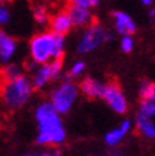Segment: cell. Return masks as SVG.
Segmentation results:
<instances>
[{"label": "cell", "mask_w": 155, "mask_h": 156, "mask_svg": "<svg viewBox=\"0 0 155 156\" xmlns=\"http://www.w3.org/2000/svg\"><path fill=\"white\" fill-rule=\"evenodd\" d=\"M34 117L36 123L35 141L39 146H43L46 149H55L56 146H60L66 142L67 131L65 123L61 120V116L53 110L48 101L41 102L36 106Z\"/></svg>", "instance_id": "cell-1"}, {"label": "cell", "mask_w": 155, "mask_h": 156, "mask_svg": "<svg viewBox=\"0 0 155 156\" xmlns=\"http://www.w3.org/2000/svg\"><path fill=\"white\" fill-rule=\"evenodd\" d=\"M66 52V39L57 36L50 31H43L29 39V60L36 66L61 60Z\"/></svg>", "instance_id": "cell-2"}, {"label": "cell", "mask_w": 155, "mask_h": 156, "mask_svg": "<svg viewBox=\"0 0 155 156\" xmlns=\"http://www.w3.org/2000/svg\"><path fill=\"white\" fill-rule=\"evenodd\" d=\"M32 85L29 77L23 75L14 81H9L2 88V101L10 110H17L25 106L32 96Z\"/></svg>", "instance_id": "cell-3"}, {"label": "cell", "mask_w": 155, "mask_h": 156, "mask_svg": "<svg viewBox=\"0 0 155 156\" xmlns=\"http://www.w3.org/2000/svg\"><path fill=\"white\" fill-rule=\"evenodd\" d=\"M78 95H80L78 85L71 80H65V81L59 82L50 91L48 102L59 116H63L74 107Z\"/></svg>", "instance_id": "cell-4"}, {"label": "cell", "mask_w": 155, "mask_h": 156, "mask_svg": "<svg viewBox=\"0 0 155 156\" xmlns=\"http://www.w3.org/2000/svg\"><path fill=\"white\" fill-rule=\"evenodd\" d=\"M113 35L103 25L98 23H92L90 27L84 28L81 36L77 42V53L80 55H90L99 49L105 42H110Z\"/></svg>", "instance_id": "cell-5"}, {"label": "cell", "mask_w": 155, "mask_h": 156, "mask_svg": "<svg viewBox=\"0 0 155 156\" xmlns=\"http://www.w3.org/2000/svg\"><path fill=\"white\" fill-rule=\"evenodd\" d=\"M63 73V62L57 60V62H50L42 66H36L31 71V77L29 81L32 85L34 91H41L45 89L50 82L56 81Z\"/></svg>", "instance_id": "cell-6"}, {"label": "cell", "mask_w": 155, "mask_h": 156, "mask_svg": "<svg viewBox=\"0 0 155 156\" xmlns=\"http://www.w3.org/2000/svg\"><path fill=\"white\" fill-rule=\"evenodd\" d=\"M102 99L109 106L110 110L113 113L119 114V116H123V114H126L129 112V101H127L124 92L122 91V88L116 82L106 84Z\"/></svg>", "instance_id": "cell-7"}, {"label": "cell", "mask_w": 155, "mask_h": 156, "mask_svg": "<svg viewBox=\"0 0 155 156\" xmlns=\"http://www.w3.org/2000/svg\"><path fill=\"white\" fill-rule=\"evenodd\" d=\"M17 52H18V42L14 39V36L3 31V28H0V64L4 67L13 63Z\"/></svg>", "instance_id": "cell-8"}, {"label": "cell", "mask_w": 155, "mask_h": 156, "mask_svg": "<svg viewBox=\"0 0 155 156\" xmlns=\"http://www.w3.org/2000/svg\"><path fill=\"white\" fill-rule=\"evenodd\" d=\"M113 28L120 36H133V34L137 31V24L131 16L126 11L116 10L112 13Z\"/></svg>", "instance_id": "cell-9"}, {"label": "cell", "mask_w": 155, "mask_h": 156, "mask_svg": "<svg viewBox=\"0 0 155 156\" xmlns=\"http://www.w3.org/2000/svg\"><path fill=\"white\" fill-rule=\"evenodd\" d=\"M66 13L70 18L73 28H87L94 23V14L91 10L81 9L70 3L66 9Z\"/></svg>", "instance_id": "cell-10"}, {"label": "cell", "mask_w": 155, "mask_h": 156, "mask_svg": "<svg viewBox=\"0 0 155 156\" xmlns=\"http://www.w3.org/2000/svg\"><path fill=\"white\" fill-rule=\"evenodd\" d=\"M131 130H133V121L126 119V120H123L117 127H115V128H112L110 131H108V133L105 134V136H103V141H105V144H106L109 148H116V146H119L120 144H122V141L129 135Z\"/></svg>", "instance_id": "cell-11"}, {"label": "cell", "mask_w": 155, "mask_h": 156, "mask_svg": "<svg viewBox=\"0 0 155 156\" xmlns=\"http://www.w3.org/2000/svg\"><path fill=\"white\" fill-rule=\"evenodd\" d=\"M49 28H50L52 34H55L57 36H63V38L70 32L73 25H71V21L68 18L67 13H66V10H60V11L55 13L53 16H50V18H49Z\"/></svg>", "instance_id": "cell-12"}, {"label": "cell", "mask_w": 155, "mask_h": 156, "mask_svg": "<svg viewBox=\"0 0 155 156\" xmlns=\"http://www.w3.org/2000/svg\"><path fill=\"white\" fill-rule=\"evenodd\" d=\"M105 87H106V82H102L92 77H85L78 85V91L90 99H102Z\"/></svg>", "instance_id": "cell-13"}, {"label": "cell", "mask_w": 155, "mask_h": 156, "mask_svg": "<svg viewBox=\"0 0 155 156\" xmlns=\"http://www.w3.org/2000/svg\"><path fill=\"white\" fill-rule=\"evenodd\" d=\"M133 127H136L137 133L146 138V140L152 141L155 138V121L154 119H148V117H142L136 114V120L133 123Z\"/></svg>", "instance_id": "cell-14"}, {"label": "cell", "mask_w": 155, "mask_h": 156, "mask_svg": "<svg viewBox=\"0 0 155 156\" xmlns=\"http://www.w3.org/2000/svg\"><path fill=\"white\" fill-rule=\"evenodd\" d=\"M23 75H25V68L23 66L17 64V63H10V64L3 67V77L6 82L14 81V80L23 77Z\"/></svg>", "instance_id": "cell-15"}, {"label": "cell", "mask_w": 155, "mask_h": 156, "mask_svg": "<svg viewBox=\"0 0 155 156\" xmlns=\"http://www.w3.org/2000/svg\"><path fill=\"white\" fill-rule=\"evenodd\" d=\"M32 17L34 21H35L38 25L43 27L49 24V18H50V14H49V10L45 4H36L32 9Z\"/></svg>", "instance_id": "cell-16"}, {"label": "cell", "mask_w": 155, "mask_h": 156, "mask_svg": "<svg viewBox=\"0 0 155 156\" xmlns=\"http://www.w3.org/2000/svg\"><path fill=\"white\" fill-rule=\"evenodd\" d=\"M138 94L141 101H155V84L149 80H144L140 84Z\"/></svg>", "instance_id": "cell-17"}, {"label": "cell", "mask_w": 155, "mask_h": 156, "mask_svg": "<svg viewBox=\"0 0 155 156\" xmlns=\"http://www.w3.org/2000/svg\"><path fill=\"white\" fill-rule=\"evenodd\" d=\"M137 114L148 119H155V101H141Z\"/></svg>", "instance_id": "cell-18"}, {"label": "cell", "mask_w": 155, "mask_h": 156, "mask_svg": "<svg viewBox=\"0 0 155 156\" xmlns=\"http://www.w3.org/2000/svg\"><path fill=\"white\" fill-rule=\"evenodd\" d=\"M84 73H85V62H83V60H76V62L71 64L67 75H68V78H78L84 74Z\"/></svg>", "instance_id": "cell-19"}, {"label": "cell", "mask_w": 155, "mask_h": 156, "mask_svg": "<svg viewBox=\"0 0 155 156\" xmlns=\"http://www.w3.org/2000/svg\"><path fill=\"white\" fill-rule=\"evenodd\" d=\"M10 21H11V10L6 3L0 2V28L10 24Z\"/></svg>", "instance_id": "cell-20"}, {"label": "cell", "mask_w": 155, "mask_h": 156, "mask_svg": "<svg viewBox=\"0 0 155 156\" xmlns=\"http://www.w3.org/2000/svg\"><path fill=\"white\" fill-rule=\"evenodd\" d=\"M134 46H136V42H134L133 36H122L120 38V50L123 53H131L134 50Z\"/></svg>", "instance_id": "cell-21"}, {"label": "cell", "mask_w": 155, "mask_h": 156, "mask_svg": "<svg viewBox=\"0 0 155 156\" xmlns=\"http://www.w3.org/2000/svg\"><path fill=\"white\" fill-rule=\"evenodd\" d=\"M71 4H74L77 7H81V9H85V10H92L95 7L99 6V0H73Z\"/></svg>", "instance_id": "cell-22"}, {"label": "cell", "mask_w": 155, "mask_h": 156, "mask_svg": "<svg viewBox=\"0 0 155 156\" xmlns=\"http://www.w3.org/2000/svg\"><path fill=\"white\" fill-rule=\"evenodd\" d=\"M27 156H61V155L57 149H53V148H52V149L41 151V152H31Z\"/></svg>", "instance_id": "cell-23"}, {"label": "cell", "mask_w": 155, "mask_h": 156, "mask_svg": "<svg viewBox=\"0 0 155 156\" xmlns=\"http://www.w3.org/2000/svg\"><path fill=\"white\" fill-rule=\"evenodd\" d=\"M148 16H149V20H151V23H154V20H155V7H149L148 9Z\"/></svg>", "instance_id": "cell-24"}, {"label": "cell", "mask_w": 155, "mask_h": 156, "mask_svg": "<svg viewBox=\"0 0 155 156\" xmlns=\"http://www.w3.org/2000/svg\"><path fill=\"white\" fill-rule=\"evenodd\" d=\"M140 4H141V6H144V7H152V6H154V2H152V0H141V2H140Z\"/></svg>", "instance_id": "cell-25"}, {"label": "cell", "mask_w": 155, "mask_h": 156, "mask_svg": "<svg viewBox=\"0 0 155 156\" xmlns=\"http://www.w3.org/2000/svg\"><path fill=\"white\" fill-rule=\"evenodd\" d=\"M0 123H2V113H0Z\"/></svg>", "instance_id": "cell-26"}]
</instances>
